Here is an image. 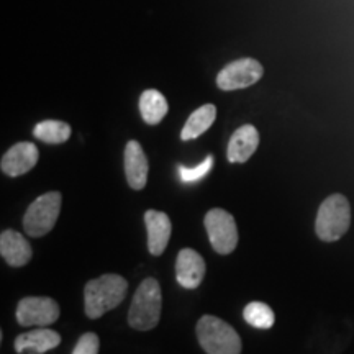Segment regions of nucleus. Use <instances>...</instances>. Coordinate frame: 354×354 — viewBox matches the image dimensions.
Listing matches in <instances>:
<instances>
[{"label": "nucleus", "instance_id": "nucleus-1", "mask_svg": "<svg viewBox=\"0 0 354 354\" xmlns=\"http://www.w3.org/2000/svg\"><path fill=\"white\" fill-rule=\"evenodd\" d=\"M128 282L118 274H104L84 287V310L92 320L117 308L127 297Z\"/></svg>", "mask_w": 354, "mask_h": 354}, {"label": "nucleus", "instance_id": "nucleus-2", "mask_svg": "<svg viewBox=\"0 0 354 354\" xmlns=\"http://www.w3.org/2000/svg\"><path fill=\"white\" fill-rule=\"evenodd\" d=\"M161 286L156 279H145L133 295L130 310H128V323L133 330H153L161 318Z\"/></svg>", "mask_w": 354, "mask_h": 354}, {"label": "nucleus", "instance_id": "nucleus-3", "mask_svg": "<svg viewBox=\"0 0 354 354\" xmlns=\"http://www.w3.org/2000/svg\"><path fill=\"white\" fill-rule=\"evenodd\" d=\"M351 225V207L342 194H333L322 202L315 220L317 236L322 241H338Z\"/></svg>", "mask_w": 354, "mask_h": 354}, {"label": "nucleus", "instance_id": "nucleus-4", "mask_svg": "<svg viewBox=\"0 0 354 354\" xmlns=\"http://www.w3.org/2000/svg\"><path fill=\"white\" fill-rule=\"evenodd\" d=\"M197 338L207 354H240V335L218 317L203 315L197 323Z\"/></svg>", "mask_w": 354, "mask_h": 354}, {"label": "nucleus", "instance_id": "nucleus-5", "mask_svg": "<svg viewBox=\"0 0 354 354\" xmlns=\"http://www.w3.org/2000/svg\"><path fill=\"white\" fill-rule=\"evenodd\" d=\"M61 192H46L30 203L25 212L24 228L28 236L41 238L55 228L61 212Z\"/></svg>", "mask_w": 354, "mask_h": 354}, {"label": "nucleus", "instance_id": "nucleus-6", "mask_svg": "<svg viewBox=\"0 0 354 354\" xmlns=\"http://www.w3.org/2000/svg\"><path fill=\"white\" fill-rule=\"evenodd\" d=\"M205 230L210 245L218 254H230L236 250L238 228L233 215L223 209H214L205 215Z\"/></svg>", "mask_w": 354, "mask_h": 354}, {"label": "nucleus", "instance_id": "nucleus-7", "mask_svg": "<svg viewBox=\"0 0 354 354\" xmlns=\"http://www.w3.org/2000/svg\"><path fill=\"white\" fill-rule=\"evenodd\" d=\"M264 69L259 61L253 57H243L225 66L216 76V86L221 91H238L253 86L263 77Z\"/></svg>", "mask_w": 354, "mask_h": 354}, {"label": "nucleus", "instance_id": "nucleus-8", "mask_svg": "<svg viewBox=\"0 0 354 354\" xmlns=\"http://www.w3.org/2000/svg\"><path fill=\"white\" fill-rule=\"evenodd\" d=\"M61 308L51 297H25L17 307V322L21 326H50L59 318Z\"/></svg>", "mask_w": 354, "mask_h": 354}, {"label": "nucleus", "instance_id": "nucleus-9", "mask_svg": "<svg viewBox=\"0 0 354 354\" xmlns=\"http://www.w3.org/2000/svg\"><path fill=\"white\" fill-rule=\"evenodd\" d=\"M39 158L38 148L28 141H21V143L13 145L8 151L2 156L0 167H2L3 174L10 177L24 176L30 172L37 166Z\"/></svg>", "mask_w": 354, "mask_h": 354}, {"label": "nucleus", "instance_id": "nucleus-10", "mask_svg": "<svg viewBox=\"0 0 354 354\" xmlns=\"http://www.w3.org/2000/svg\"><path fill=\"white\" fill-rule=\"evenodd\" d=\"M205 261L196 250L184 248L179 251L176 261V277L184 289H197L205 277Z\"/></svg>", "mask_w": 354, "mask_h": 354}, {"label": "nucleus", "instance_id": "nucleus-11", "mask_svg": "<svg viewBox=\"0 0 354 354\" xmlns=\"http://www.w3.org/2000/svg\"><path fill=\"white\" fill-rule=\"evenodd\" d=\"M123 166H125V174L128 185L133 190H143L148 183V158L141 148L138 141L131 140L125 146V154H123Z\"/></svg>", "mask_w": 354, "mask_h": 354}, {"label": "nucleus", "instance_id": "nucleus-12", "mask_svg": "<svg viewBox=\"0 0 354 354\" xmlns=\"http://www.w3.org/2000/svg\"><path fill=\"white\" fill-rule=\"evenodd\" d=\"M145 225L148 232V250L153 256H161L169 243L172 225L165 212L148 210L145 214Z\"/></svg>", "mask_w": 354, "mask_h": 354}, {"label": "nucleus", "instance_id": "nucleus-13", "mask_svg": "<svg viewBox=\"0 0 354 354\" xmlns=\"http://www.w3.org/2000/svg\"><path fill=\"white\" fill-rule=\"evenodd\" d=\"M0 254L7 261L8 266L21 268V266L30 263L33 251L24 234L13 232V230H3L0 234Z\"/></svg>", "mask_w": 354, "mask_h": 354}, {"label": "nucleus", "instance_id": "nucleus-14", "mask_svg": "<svg viewBox=\"0 0 354 354\" xmlns=\"http://www.w3.org/2000/svg\"><path fill=\"white\" fill-rule=\"evenodd\" d=\"M259 146V133L253 125H243L230 138L227 156L230 162H246Z\"/></svg>", "mask_w": 354, "mask_h": 354}, {"label": "nucleus", "instance_id": "nucleus-15", "mask_svg": "<svg viewBox=\"0 0 354 354\" xmlns=\"http://www.w3.org/2000/svg\"><path fill=\"white\" fill-rule=\"evenodd\" d=\"M61 336L57 331L50 330L48 326H38L37 330L26 331L17 336L15 351L25 353L32 351L35 354H43L59 346Z\"/></svg>", "mask_w": 354, "mask_h": 354}, {"label": "nucleus", "instance_id": "nucleus-16", "mask_svg": "<svg viewBox=\"0 0 354 354\" xmlns=\"http://www.w3.org/2000/svg\"><path fill=\"white\" fill-rule=\"evenodd\" d=\"M215 118H216L215 105H212V104L202 105V107H198L196 112H194L187 118L183 131H180V138H183L184 141L198 138V136L203 135V133H205L212 125H214Z\"/></svg>", "mask_w": 354, "mask_h": 354}, {"label": "nucleus", "instance_id": "nucleus-17", "mask_svg": "<svg viewBox=\"0 0 354 354\" xmlns=\"http://www.w3.org/2000/svg\"><path fill=\"white\" fill-rule=\"evenodd\" d=\"M167 100L159 91L148 88L140 97V112L148 125H158L167 113Z\"/></svg>", "mask_w": 354, "mask_h": 354}, {"label": "nucleus", "instance_id": "nucleus-18", "mask_svg": "<svg viewBox=\"0 0 354 354\" xmlns=\"http://www.w3.org/2000/svg\"><path fill=\"white\" fill-rule=\"evenodd\" d=\"M33 135L37 136L38 140H41L43 143L61 145L69 140L71 127L66 122L44 120V122H39L38 125L35 127Z\"/></svg>", "mask_w": 354, "mask_h": 354}, {"label": "nucleus", "instance_id": "nucleus-19", "mask_svg": "<svg viewBox=\"0 0 354 354\" xmlns=\"http://www.w3.org/2000/svg\"><path fill=\"white\" fill-rule=\"evenodd\" d=\"M243 317L251 326L258 330L272 328L276 317H274L272 308L263 302H251L243 310Z\"/></svg>", "mask_w": 354, "mask_h": 354}, {"label": "nucleus", "instance_id": "nucleus-20", "mask_svg": "<svg viewBox=\"0 0 354 354\" xmlns=\"http://www.w3.org/2000/svg\"><path fill=\"white\" fill-rule=\"evenodd\" d=\"M212 166H214V156H207L205 161H202L201 165L196 167H185V166H179L177 171H179V177L180 180L185 184H194L202 180L209 172L212 171Z\"/></svg>", "mask_w": 354, "mask_h": 354}, {"label": "nucleus", "instance_id": "nucleus-21", "mask_svg": "<svg viewBox=\"0 0 354 354\" xmlns=\"http://www.w3.org/2000/svg\"><path fill=\"white\" fill-rule=\"evenodd\" d=\"M100 342L95 333H86L79 338L73 354H99Z\"/></svg>", "mask_w": 354, "mask_h": 354}]
</instances>
